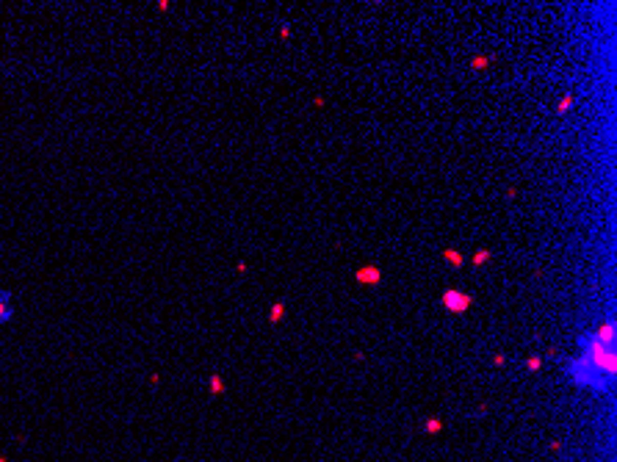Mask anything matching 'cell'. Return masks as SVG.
I'll use <instances>...</instances> for the list:
<instances>
[{
	"label": "cell",
	"mask_w": 617,
	"mask_h": 462,
	"mask_svg": "<svg viewBox=\"0 0 617 462\" xmlns=\"http://www.w3.org/2000/svg\"><path fill=\"white\" fill-rule=\"evenodd\" d=\"M581 357L601 373L603 379L614 382L617 377V324L612 318H603L592 332L581 338Z\"/></svg>",
	"instance_id": "1"
},
{
	"label": "cell",
	"mask_w": 617,
	"mask_h": 462,
	"mask_svg": "<svg viewBox=\"0 0 617 462\" xmlns=\"http://www.w3.org/2000/svg\"><path fill=\"white\" fill-rule=\"evenodd\" d=\"M565 373L570 377V382L576 385V388H581V390H592V393H598V396H601V393H612V385H614V382L603 379L601 373L595 371L581 355L573 357L570 363H567Z\"/></svg>",
	"instance_id": "2"
},
{
	"label": "cell",
	"mask_w": 617,
	"mask_h": 462,
	"mask_svg": "<svg viewBox=\"0 0 617 462\" xmlns=\"http://www.w3.org/2000/svg\"><path fill=\"white\" fill-rule=\"evenodd\" d=\"M440 304H443V310H449V313L462 316L473 307V296L465 294V291H457V288H446L443 294H440Z\"/></svg>",
	"instance_id": "3"
},
{
	"label": "cell",
	"mask_w": 617,
	"mask_h": 462,
	"mask_svg": "<svg viewBox=\"0 0 617 462\" xmlns=\"http://www.w3.org/2000/svg\"><path fill=\"white\" fill-rule=\"evenodd\" d=\"M382 269H379L377 266V263H365V266H360V269H357L355 271V282L357 285H368V288H371V285H379V282H382Z\"/></svg>",
	"instance_id": "4"
},
{
	"label": "cell",
	"mask_w": 617,
	"mask_h": 462,
	"mask_svg": "<svg viewBox=\"0 0 617 462\" xmlns=\"http://www.w3.org/2000/svg\"><path fill=\"white\" fill-rule=\"evenodd\" d=\"M285 313H288V304L285 302H274L269 307V324H271V327H277V324L285 318Z\"/></svg>",
	"instance_id": "5"
},
{
	"label": "cell",
	"mask_w": 617,
	"mask_h": 462,
	"mask_svg": "<svg viewBox=\"0 0 617 462\" xmlns=\"http://www.w3.org/2000/svg\"><path fill=\"white\" fill-rule=\"evenodd\" d=\"M443 260L449 263L451 269H462L465 263H468V257L459 252V249H446V252H443Z\"/></svg>",
	"instance_id": "6"
},
{
	"label": "cell",
	"mask_w": 617,
	"mask_h": 462,
	"mask_svg": "<svg viewBox=\"0 0 617 462\" xmlns=\"http://www.w3.org/2000/svg\"><path fill=\"white\" fill-rule=\"evenodd\" d=\"M490 257H493L490 249H476V252L471 255V266H484V263L490 260Z\"/></svg>",
	"instance_id": "7"
},
{
	"label": "cell",
	"mask_w": 617,
	"mask_h": 462,
	"mask_svg": "<svg viewBox=\"0 0 617 462\" xmlns=\"http://www.w3.org/2000/svg\"><path fill=\"white\" fill-rule=\"evenodd\" d=\"M573 94L570 92H567V94H562V97L557 100V114H567V111H570V108H573Z\"/></svg>",
	"instance_id": "8"
},
{
	"label": "cell",
	"mask_w": 617,
	"mask_h": 462,
	"mask_svg": "<svg viewBox=\"0 0 617 462\" xmlns=\"http://www.w3.org/2000/svg\"><path fill=\"white\" fill-rule=\"evenodd\" d=\"M440 429H443V421H440V418H426L424 421V432L426 434H437Z\"/></svg>",
	"instance_id": "9"
},
{
	"label": "cell",
	"mask_w": 617,
	"mask_h": 462,
	"mask_svg": "<svg viewBox=\"0 0 617 462\" xmlns=\"http://www.w3.org/2000/svg\"><path fill=\"white\" fill-rule=\"evenodd\" d=\"M222 390H225V379H222V373H211V393H213V396H219Z\"/></svg>",
	"instance_id": "10"
},
{
	"label": "cell",
	"mask_w": 617,
	"mask_h": 462,
	"mask_svg": "<svg viewBox=\"0 0 617 462\" xmlns=\"http://www.w3.org/2000/svg\"><path fill=\"white\" fill-rule=\"evenodd\" d=\"M493 64V56H476L471 58V70H484V67Z\"/></svg>",
	"instance_id": "11"
},
{
	"label": "cell",
	"mask_w": 617,
	"mask_h": 462,
	"mask_svg": "<svg viewBox=\"0 0 617 462\" xmlns=\"http://www.w3.org/2000/svg\"><path fill=\"white\" fill-rule=\"evenodd\" d=\"M526 368H528V371H540V368H542V357H528V360H526Z\"/></svg>",
	"instance_id": "12"
},
{
	"label": "cell",
	"mask_w": 617,
	"mask_h": 462,
	"mask_svg": "<svg viewBox=\"0 0 617 462\" xmlns=\"http://www.w3.org/2000/svg\"><path fill=\"white\" fill-rule=\"evenodd\" d=\"M504 363H506V357L501 355V351H498V355H493V365H496V368H501Z\"/></svg>",
	"instance_id": "13"
},
{
	"label": "cell",
	"mask_w": 617,
	"mask_h": 462,
	"mask_svg": "<svg viewBox=\"0 0 617 462\" xmlns=\"http://www.w3.org/2000/svg\"><path fill=\"white\" fill-rule=\"evenodd\" d=\"M235 271H238V274H247V260H238V263H235Z\"/></svg>",
	"instance_id": "14"
},
{
	"label": "cell",
	"mask_w": 617,
	"mask_h": 462,
	"mask_svg": "<svg viewBox=\"0 0 617 462\" xmlns=\"http://www.w3.org/2000/svg\"><path fill=\"white\" fill-rule=\"evenodd\" d=\"M291 36V28H288V25H282V28H280V39H288Z\"/></svg>",
	"instance_id": "15"
}]
</instances>
